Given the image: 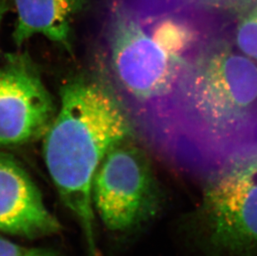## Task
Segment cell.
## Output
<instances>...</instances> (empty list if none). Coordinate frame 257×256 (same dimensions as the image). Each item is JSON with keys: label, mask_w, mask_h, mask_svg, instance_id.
Wrapping results in <instances>:
<instances>
[{"label": "cell", "mask_w": 257, "mask_h": 256, "mask_svg": "<svg viewBox=\"0 0 257 256\" xmlns=\"http://www.w3.org/2000/svg\"><path fill=\"white\" fill-rule=\"evenodd\" d=\"M18 20L14 40L18 46L40 34L51 41L68 47L73 21L82 11L85 0H13Z\"/></svg>", "instance_id": "obj_8"}, {"label": "cell", "mask_w": 257, "mask_h": 256, "mask_svg": "<svg viewBox=\"0 0 257 256\" xmlns=\"http://www.w3.org/2000/svg\"><path fill=\"white\" fill-rule=\"evenodd\" d=\"M238 6L233 41L240 53L257 62V0H245Z\"/></svg>", "instance_id": "obj_9"}, {"label": "cell", "mask_w": 257, "mask_h": 256, "mask_svg": "<svg viewBox=\"0 0 257 256\" xmlns=\"http://www.w3.org/2000/svg\"><path fill=\"white\" fill-rule=\"evenodd\" d=\"M91 195L105 226L121 234L148 225L164 202L148 157L126 139L105 155L92 178Z\"/></svg>", "instance_id": "obj_4"}, {"label": "cell", "mask_w": 257, "mask_h": 256, "mask_svg": "<svg viewBox=\"0 0 257 256\" xmlns=\"http://www.w3.org/2000/svg\"><path fill=\"white\" fill-rule=\"evenodd\" d=\"M7 1L6 0H0V26L2 23L3 18L7 10Z\"/></svg>", "instance_id": "obj_13"}, {"label": "cell", "mask_w": 257, "mask_h": 256, "mask_svg": "<svg viewBox=\"0 0 257 256\" xmlns=\"http://www.w3.org/2000/svg\"><path fill=\"white\" fill-rule=\"evenodd\" d=\"M195 222L211 256H257V157L216 177Z\"/></svg>", "instance_id": "obj_5"}, {"label": "cell", "mask_w": 257, "mask_h": 256, "mask_svg": "<svg viewBox=\"0 0 257 256\" xmlns=\"http://www.w3.org/2000/svg\"><path fill=\"white\" fill-rule=\"evenodd\" d=\"M27 249L8 239L0 238V256H25Z\"/></svg>", "instance_id": "obj_11"}, {"label": "cell", "mask_w": 257, "mask_h": 256, "mask_svg": "<svg viewBox=\"0 0 257 256\" xmlns=\"http://www.w3.org/2000/svg\"><path fill=\"white\" fill-rule=\"evenodd\" d=\"M25 256H55L49 252L44 251V250H39V249H32V250H27Z\"/></svg>", "instance_id": "obj_12"}, {"label": "cell", "mask_w": 257, "mask_h": 256, "mask_svg": "<svg viewBox=\"0 0 257 256\" xmlns=\"http://www.w3.org/2000/svg\"><path fill=\"white\" fill-rule=\"evenodd\" d=\"M60 229L27 172L11 156L0 153V231L38 238Z\"/></svg>", "instance_id": "obj_7"}, {"label": "cell", "mask_w": 257, "mask_h": 256, "mask_svg": "<svg viewBox=\"0 0 257 256\" xmlns=\"http://www.w3.org/2000/svg\"><path fill=\"white\" fill-rule=\"evenodd\" d=\"M105 69L117 99L143 120L151 134L168 116L196 45L173 21L112 0L102 29Z\"/></svg>", "instance_id": "obj_2"}, {"label": "cell", "mask_w": 257, "mask_h": 256, "mask_svg": "<svg viewBox=\"0 0 257 256\" xmlns=\"http://www.w3.org/2000/svg\"><path fill=\"white\" fill-rule=\"evenodd\" d=\"M60 97V107L44 136V161L95 255L92 178L107 152L127 138L130 123L117 97L93 80H71L62 87Z\"/></svg>", "instance_id": "obj_3"}, {"label": "cell", "mask_w": 257, "mask_h": 256, "mask_svg": "<svg viewBox=\"0 0 257 256\" xmlns=\"http://www.w3.org/2000/svg\"><path fill=\"white\" fill-rule=\"evenodd\" d=\"M154 139L199 173L220 175L257 157L256 61L212 39L185 74Z\"/></svg>", "instance_id": "obj_1"}, {"label": "cell", "mask_w": 257, "mask_h": 256, "mask_svg": "<svg viewBox=\"0 0 257 256\" xmlns=\"http://www.w3.org/2000/svg\"><path fill=\"white\" fill-rule=\"evenodd\" d=\"M167 1L177 4V5H192V6L212 10L213 9L230 7L232 5L238 6L245 0H167Z\"/></svg>", "instance_id": "obj_10"}, {"label": "cell", "mask_w": 257, "mask_h": 256, "mask_svg": "<svg viewBox=\"0 0 257 256\" xmlns=\"http://www.w3.org/2000/svg\"><path fill=\"white\" fill-rule=\"evenodd\" d=\"M57 111L29 56H9L0 66V148L44 138Z\"/></svg>", "instance_id": "obj_6"}]
</instances>
